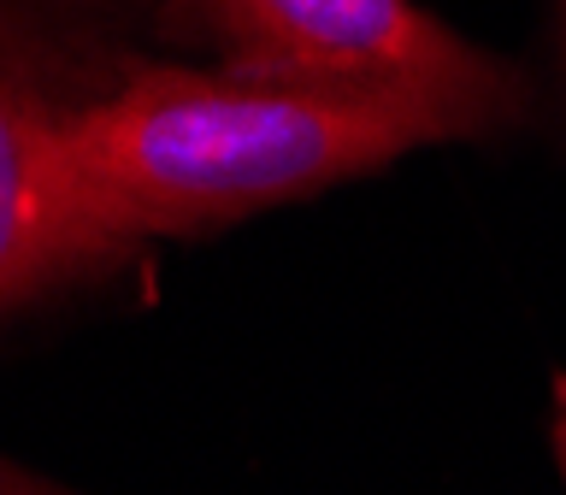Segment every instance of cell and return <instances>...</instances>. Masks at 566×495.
<instances>
[{
	"instance_id": "cell-1",
	"label": "cell",
	"mask_w": 566,
	"mask_h": 495,
	"mask_svg": "<svg viewBox=\"0 0 566 495\" xmlns=\"http://www.w3.org/2000/svg\"><path fill=\"white\" fill-rule=\"evenodd\" d=\"M490 136L437 95L142 60L65 118V166L124 254L325 194L413 148Z\"/></svg>"
},
{
	"instance_id": "cell-2",
	"label": "cell",
	"mask_w": 566,
	"mask_h": 495,
	"mask_svg": "<svg viewBox=\"0 0 566 495\" xmlns=\"http://www.w3.org/2000/svg\"><path fill=\"white\" fill-rule=\"evenodd\" d=\"M101 53L118 48L60 0H0V318L130 260L65 166V118L142 65Z\"/></svg>"
},
{
	"instance_id": "cell-3",
	"label": "cell",
	"mask_w": 566,
	"mask_h": 495,
	"mask_svg": "<svg viewBox=\"0 0 566 495\" xmlns=\"http://www.w3.org/2000/svg\"><path fill=\"white\" fill-rule=\"evenodd\" d=\"M154 35L248 77L437 95L490 136L531 106L520 71L454 35L419 0H154Z\"/></svg>"
},
{
	"instance_id": "cell-4",
	"label": "cell",
	"mask_w": 566,
	"mask_h": 495,
	"mask_svg": "<svg viewBox=\"0 0 566 495\" xmlns=\"http://www.w3.org/2000/svg\"><path fill=\"white\" fill-rule=\"evenodd\" d=\"M0 495H77V489L53 484V477H42V472H30V466H18V460L0 454Z\"/></svg>"
},
{
	"instance_id": "cell-5",
	"label": "cell",
	"mask_w": 566,
	"mask_h": 495,
	"mask_svg": "<svg viewBox=\"0 0 566 495\" xmlns=\"http://www.w3.org/2000/svg\"><path fill=\"white\" fill-rule=\"evenodd\" d=\"M548 407H555V419H548V436H555V466H560V477H566V371H555Z\"/></svg>"
}]
</instances>
